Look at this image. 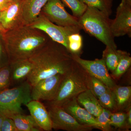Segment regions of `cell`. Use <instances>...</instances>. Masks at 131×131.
Listing matches in <instances>:
<instances>
[{"instance_id": "obj_1", "label": "cell", "mask_w": 131, "mask_h": 131, "mask_svg": "<svg viewBox=\"0 0 131 131\" xmlns=\"http://www.w3.org/2000/svg\"><path fill=\"white\" fill-rule=\"evenodd\" d=\"M29 59L33 68L27 80L32 86L45 78L57 74L65 75L76 63L64 46L51 39Z\"/></svg>"}, {"instance_id": "obj_2", "label": "cell", "mask_w": 131, "mask_h": 131, "mask_svg": "<svg viewBox=\"0 0 131 131\" xmlns=\"http://www.w3.org/2000/svg\"><path fill=\"white\" fill-rule=\"evenodd\" d=\"M43 32L22 25L2 34L9 63L30 58L43 47L49 40Z\"/></svg>"}, {"instance_id": "obj_3", "label": "cell", "mask_w": 131, "mask_h": 131, "mask_svg": "<svg viewBox=\"0 0 131 131\" xmlns=\"http://www.w3.org/2000/svg\"><path fill=\"white\" fill-rule=\"evenodd\" d=\"M90 75L76 62L73 68L64 75L56 97L48 102V106L62 107L68 101L76 98L83 91L89 89Z\"/></svg>"}, {"instance_id": "obj_4", "label": "cell", "mask_w": 131, "mask_h": 131, "mask_svg": "<svg viewBox=\"0 0 131 131\" xmlns=\"http://www.w3.org/2000/svg\"><path fill=\"white\" fill-rule=\"evenodd\" d=\"M112 19L103 12L88 6L86 11L78 18L82 30L94 37L106 46L117 49L114 37L111 31Z\"/></svg>"}, {"instance_id": "obj_5", "label": "cell", "mask_w": 131, "mask_h": 131, "mask_svg": "<svg viewBox=\"0 0 131 131\" xmlns=\"http://www.w3.org/2000/svg\"><path fill=\"white\" fill-rule=\"evenodd\" d=\"M31 85L27 80L17 86L0 91V114L4 117L12 118L24 114L21 107L32 100Z\"/></svg>"}, {"instance_id": "obj_6", "label": "cell", "mask_w": 131, "mask_h": 131, "mask_svg": "<svg viewBox=\"0 0 131 131\" xmlns=\"http://www.w3.org/2000/svg\"><path fill=\"white\" fill-rule=\"evenodd\" d=\"M32 28L42 31L55 42L62 45L69 51L68 37L74 33L80 32L76 28L63 27L57 25L40 13L31 24L28 25Z\"/></svg>"}, {"instance_id": "obj_7", "label": "cell", "mask_w": 131, "mask_h": 131, "mask_svg": "<svg viewBox=\"0 0 131 131\" xmlns=\"http://www.w3.org/2000/svg\"><path fill=\"white\" fill-rule=\"evenodd\" d=\"M40 13L57 25L82 30L78 18L66 11L61 0H49L42 8Z\"/></svg>"}, {"instance_id": "obj_8", "label": "cell", "mask_w": 131, "mask_h": 131, "mask_svg": "<svg viewBox=\"0 0 131 131\" xmlns=\"http://www.w3.org/2000/svg\"><path fill=\"white\" fill-rule=\"evenodd\" d=\"M48 106L47 110L51 119L52 129L67 131H89L93 129L80 124L62 107Z\"/></svg>"}, {"instance_id": "obj_9", "label": "cell", "mask_w": 131, "mask_h": 131, "mask_svg": "<svg viewBox=\"0 0 131 131\" xmlns=\"http://www.w3.org/2000/svg\"><path fill=\"white\" fill-rule=\"evenodd\" d=\"M74 60L84 68L90 75L103 82L108 88L113 90L117 86L113 79L108 73V70L103 59L94 60L83 59L80 56L72 54Z\"/></svg>"}, {"instance_id": "obj_10", "label": "cell", "mask_w": 131, "mask_h": 131, "mask_svg": "<svg viewBox=\"0 0 131 131\" xmlns=\"http://www.w3.org/2000/svg\"><path fill=\"white\" fill-rule=\"evenodd\" d=\"M111 30L114 37L127 35L131 37V3L122 0L117 8L116 16L112 19Z\"/></svg>"}, {"instance_id": "obj_11", "label": "cell", "mask_w": 131, "mask_h": 131, "mask_svg": "<svg viewBox=\"0 0 131 131\" xmlns=\"http://www.w3.org/2000/svg\"><path fill=\"white\" fill-rule=\"evenodd\" d=\"M64 75L61 74L45 78L32 87L31 96L33 100H53L56 97Z\"/></svg>"}, {"instance_id": "obj_12", "label": "cell", "mask_w": 131, "mask_h": 131, "mask_svg": "<svg viewBox=\"0 0 131 131\" xmlns=\"http://www.w3.org/2000/svg\"><path fill=\"white\" fill-rule=\"evenodd\" d=\"M23 0H13L6 9L1 12L0 20L6 31L24 25L22 16Z\"/></svg>"}, {"instance_id": "obj_13", "label": "cell", "mask_w": 131, "mask_h": 131, "mask_svg": "<svg viewBox=\"0 0 131 131\" xmlns=\"http://www.w3.org/2000/svg\"><path fill=\"white\" fill-rule=\"evenodd\" d=\"M62 107L80 124L98 129L95 117L78 104L77 97L68 101Z\"/></svg>"}, {"instance_id": "obj_14", "label": "cell", "mask_w": 131, "mask_h": 131, "mask_svg": "<svg viewBox=\"0 0 131 131\" xmlns=\"http://www.w3.org/2000/svg\"><path fill=\"white\" fill-rule=\"evenodd\" d=\"M42 131H51L52 124L48 110L39 101L31 100L26 105Z\"/></svg>"}, {"instance_id": "obj_15", "label": "cell", "mask_w": 131, "mask_h": 131, "mask_svg": "<svg viewBox=\"0 0 131 131\" xmlns=\"http://www.w3.org/2000/svg\"><path fill=\"white\" fill-rule=\"evenodd\" d=\"M9 65L11 78L10 88L19 86L27 81L33 68L29 59L11 62Z\"/></svg>"}, {"instance_id": "obj_16", "label": "cell", "mask_w": 131, "mask_h": 131, "mask_svg": "<svg viewBox=\"0 0 131 131\" xmlns=\"http://www.w3.org/2000/svg\"><path fill=\"white\" fill-rule=\"evenodd\" d=\"M48 1L23 0L22 16L24 25H28L34 21Z\"/></svg>"}, {"instance_id": "obj_17", "label": "cell", "mask_w": 131, "mask_h": 131, "mask_svg": "<svg viewBox=\"0 0 131 131\" xmlns=\"http://www.w3.org/2000/svg\"><path fill=\"white\" fill-rule=\"evenodd\" d=\"M78 103L95 117H98L103 110L98 98L90 89L81 93L77 97Z\"/></svg>"}, {"instance_id": "obj_18", "label": "cell", "mask_w": 131, "mask_h": 131, "mask_svg": "<svg viewBox=\"0 0 131 131\" xmlns=\"http://www.w3.org/2000/svg\"><path fill=\"white\" fill-rule=\"evenodd\" d=\"M12 118L18 131H42L31 115L17 114Z\"/></svg>"}, {"instance_id": "obj_19", "label": "cell", "mask_w": 131, "mask_h": 131, "mask_svg": "<svg viewBox=\"0 0 131 131\" xmlns=\"http://www.w3.org/2000/svg\"><path fill=\"white\" fill-rule=\"evenodd\" d=\"M113 90L115 95L118 111L126 109L130 105L131 87L118 86L117 85Z\"/></svg>"}, {"instance_id": "obj_20", "label": "cell", "mask_w": 131, "mask_h": 131, "mask_svg": "<svg viewBox=\"0 0 131 131\" xmlns=\"http://www.w3.org/2000/svg\"><path fill=\"white\" fill-rule=\"evenodd\" d=\"M124 52L106 46L103 52L102 58L105 61L108 70L112 73L115 70Z\"/></svg>"}, {"instance_id": "obj_21", "label": "cell", "mask_w": 131, "mask_h": 131, "mask_svg": "<svg viewBox=\"0 0 131 131\" xmlns=\"http://www.w3.org/2000/svg\"><path fill=\"white\" fill-rule=\"evenodd\" d=\"M98 101L103 108L110 110L112 113L118 112L115 95L113 90L109 89L98 98Z\"/></svg>"}, {"instance_id": "obj_22", "label": "cell", "mask_w": 131, "mask_h": 131, "mask_svg": "<svg viewBox=\"0 0 131 131\" xmlns=\"http://www.w3.org/2000/svg\"><path fill=\"white\" fill-rule=\"evenodd\" d=\"M131 64V57L130 54L125 51L121 58L116 69L112 73L113 79H119L129 69Z\"/></svg>"}, {"instance_id": "obj_23", "label": "cell", "mask_w": 131, "mask_h": 131, "mask_svg": "<svg viewBox=\"0 0 131 131\" xmlns=\"http://www.w3.org/2000/svg\"><path fill=\"white\" fill-rule=\"evenodd\" d=\"M87 6L95 7L110 16L112 13L113 0H80Z\"/></svg>"}, {"instance_id": "obj_24", "label": "cell", "mask_w": 131, "mask_h": 131, "mask_svg": "<svg viewBox=\"0 0 131 131\" xmlns=\"http://www.w3.org/2000/svg\"><path fill=\"white\" fill-rule=\"evenodd\" d=\"M69 51L80 56L83 47V39L80 32L74 33L68 37Z\"/></svg>"}, {"instance_id": "obj_25", "label": "cell", "mask_w": 131, "mask_h": 131, "mask_svg": "<svg viewBox=\"0 0 131 131\" xmlns=\"http://www.w3.org/2000/svg\"><path fill=\"white\" fill-rule=\"evenodd\" d=\"M63 5L69 7L72 11L73 15L80 18L87 9L86 4L80 0H61Z\"/></svg>"}, {"instance_id": "obj_26", "label": "cell", "mask_w": 131, "mask_h": 131, "mask_svg": "<svg viewBox=\"0 0 131 131\" xmlns=\"http://www.w3.org/2000/svg\"><path fill=\"white\" fill-rule=\"evenodd\" d=\"M112 113L110 110L103 108L100 114L95 117L98 125V129L103 131L112 130V126L110 124V120Z\"/></svg>"}, {"instance_id": "obj_27", "label": "cell", "mask_w": 131, "mask_h": 131, "mask_svg": "<svg viewBox=\"0 0 131 131\" xmlns=\"http://www.w3.org/2000/svg\"><path fill=\"white\" fill-rule=\"evenodd\" d=\"M109 89H110L103 82L91 75L90 81L89 89L96 98H98Z\"/></svg>"}, {"instance_id": "obj_28", "label": "cell", "mask_w": 131, "mask_h": 131, "mask_svg": "<svg viewBox=\"0 0 131 131\" xmlns=\"http://www.w3.org/2000/svg\"><path fill=\"white\" fill-rule=\"evenodd\" d=\"M110 120L112 126L119 129H125L127 130L126 113L118 112L112 113Z\"/></svg>"}, {"instance_id": "obj_29", "label": "cell", "mask_w": 131, "mask_h": 131, "mask_svg": "<svg viewBox=\"0 0 131 131\" xmlns=\"http://www.w3.org/2000/svg\"><path fill=\"white\" fill-rule=\"evenodd\" d=\"M11 69L9 64L0 68V91L10 88Z\"/></svg>"}, {"instance_id": "obj_30", "label": "cell", "mask_w": 131, "mask_h": 131, "mask_svg": "<svg viewBox=\"0 0 131 131\" xmlns=\"http://www.w3.org/2000/svg\"><path fill=\"white\" fill-rule=\"evenodd\" d=\"M1 131H18L14 121L12 118L4 117Z\"/></svg>"}, {"instance_id": "obj_31", "label": "cell", "mask_w": 131, "mask_h": 131, "mask_svg": "<svg viewBox=\"0 0 131 131\" xmlns=\"http://www.w3.org/2000/svg\"><path fill=\"white\" fill-rule=\"evenodd\" d=\"M9 64V58L5 46L0 41V68Z\"/></svg>"}, {"instance_id": "obj_32", "label": "cell", "mask_w": 131, "mask_h": 131, "mask_svg": "<svg viewBox=\"0 0 131 131\" xmlns=\"http://www.w3.org/2000/svg\"><path fill=\"white\" fill-rule=\"evenodd\" d=\"M127 130L130 129L131 126V105L128 107L127 108Z\"/></svg>"}, {"instance_id": "obj_33", "label": "cell", "mask_w": 131, "mask_h": 131, "mask_svg": "<svg viewBox=\"0 0 131 131\" xmlns=\"http://www.w3.org/2000/svg\"><path fill=\"white\" fill-rule=\"evenodd\" d=\"M10 2L7 0H0V12L6 9Z\"/></svg>"}, {"instance_id": "obj_34", "label": "cell", "mask_w": 131, "mask_h": 131, "mask_svg": "<svg viewBox=\"0 0 131 131\" xmlns=\"http://www.w3.org/2000/svg\"><path fill=\"white\" fill-rule=\"evenodd\" d=\"M0 16H1V12H0ZM6 31L3 28L2 26L1 23V20H0V33L1 34H2L6 32Z\"/></svg>"}, {"instance_id": "obj_35", "label": "cell", "mask_w": 131, "mask_h": 131, "mask_svg": "<svg viewBox=\"0 0 131 131\" xmlns=\"http://www.w3.org/2000/svg\"><path fill=\"white\" fill-rule=\"evenodd\" d=\"M4 117L0 114V131H1L2 125L3 121L4 119Z\"/></svg>"}, {"instance_id": "obj_36", "label": "cell", "mask_w": 131, "mask_h": 131, "mask_svg": "<svg viewBox=\"0 0 131 131\" xmlns=\"http://www.w3.org/2000/svg\"><path fill=\"white\" fill-rule=\"evenodd\" d=\"M7 1L9 2H11L13 1V0H7Z\"/></svg>"}, {"instance_id": "obj_37", "label": "cell", "mask_w": 131, "mask_h": 131, "mask_svg": "<svg viewBox=\"0 0 131 131\" xmlns=\"http://www.w3.org/2000/svg\"><path fill=\"white\" fill-rule=\"evenodd\" d=\"M126 1L129 2L131 3V0H126Z\"/></svg>"}]
</instances>
